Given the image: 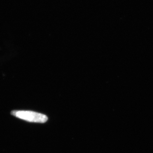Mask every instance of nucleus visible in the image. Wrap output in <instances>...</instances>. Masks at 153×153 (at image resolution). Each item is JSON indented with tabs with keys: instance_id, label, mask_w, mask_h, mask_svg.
<instances>
[{
	"instance_id": "nucleus-1",
	"label": "nucleus",
	"mask_w": 153,
	"mask_h": 153,
	"mask_svg": "<svg viewBox=\"0 0 153 153\" xmlns=\"http://www.w3.org/2000/svg\"><path fill=\"white\" fill-rule=\"evenodd\" d=\"M11 114L19 119L29 122L44 123L48 120V117L45 115L31 111L15 110L11 111Z\"/></svg>"
}]
</instances>
